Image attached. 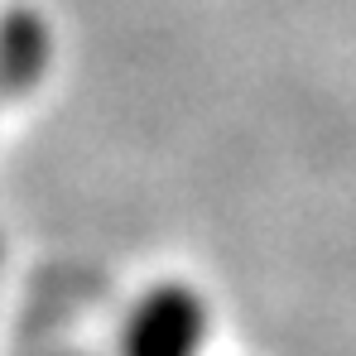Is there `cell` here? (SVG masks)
<instances>
[{"label":"cell","instance_id":"1","mask_svg":"<svg viewBox=\"0 0 356 356\" xmlns=\"http://www.w3.org/2000/svg\"><path fill=\"white\" fill-rule=\"evenodd\" d=\"M207 303L188 284H154L125 318V356H202L207 347Z\"/></svg>","mask_w":356,"mask_h":356}]
</instances>
